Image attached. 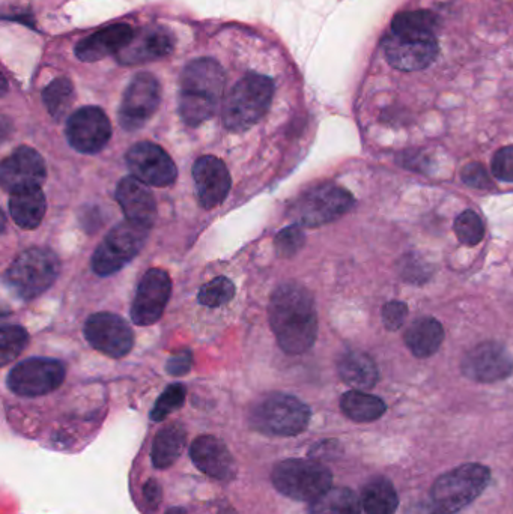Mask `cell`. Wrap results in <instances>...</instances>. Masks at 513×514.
Segmentation results:
<instances>
[{"instance_id":"cell-1","label":"cell","mask_w":513,"mask_h":514,"mask_svg":"<svg viewBox=\"0 0 513 514\" xmlns=\"http://www.w3.org/2000/svg\"><path fill=\"white\" fill-rule=\"evenodd\" d=\"M271 330L286 354H304L318 336L315 301L303 286L286 283L276 289L270 301Z\"/></svg>"},{"instance_id":"cell-2","label":"cell","mask_w":513,"mask_h":514,"mask_svg":"<svg viewBox=\"0 0 513 514\" xmlns=\"http://www.w3.org/2000/svg\"><path fill=\"white\" fill-rule=\"evenodd\" d=\"M225 71L211 58L195 59L186 65L180 79V115L190 127L213 118L225 89Z\"/></svg>"},{"instance_id":"cell-3","label":"cell","mask_w":513,"mask_h":514,"mask_svg":"<svg viewBox=\"0 0 513 514\" xmlns=\"http://www.w3.org/2000/svg\"><path fill=\"white\" fill-rule=\"evenodd\" d=\"M276 83L265 74L249 73L241 77L223 104V124L232 133H241L258 124L273 103Z\"/></svg>"},{"instance_id":"cell-4","label":"cell","mask_w":513,"mask_h":514,"mask_svg":"<svg viewBox=\"0 0 513 514\" xmlns=\"http://www.w3.org/2000/svg\"><path fill=\"white\" fill-rule=\"evenodd\" d=\"M491 471L480 463L458 466L435 480L431 504L438 514H456L476 501L488 486Z\"/></svg>"},{"instance_id":"cell-5","label":"cell","mask_w":513,"mask_h":514,"mask_svg":"<svg viewBox=\"0 0 513 514\" xmlns=\"http://www.w3.org/2000/svg\"><path fill=\"white\" fill-rule=\"evenodd\" d=\"M61 264L49 248L34 247L23 251L5 274V282L16 297L34 300L58 279Z\"/></svg>"},{"instance_id":"cell-6","label":"cell","mask_w":513,"mask_h":514,"mask_svg":"<svg viewBox=\"0 0 513 514\" xmlns=\"http://www.w3.org/2000/svg\"><path fill=\"white\" fill-rule=\"evenodd\" d=\"M274 487L295 501L313 502L331 489L333 474L315 460L289 459L274 468Z\"/></svg>"},{"instance_id":"cell-7","label":"cell","mask_w":513,"mask_h":514,"mask_svg":"<svg viewBox=\"0 0 513 514\" xmlns=\"http://www.w3.org/2000/svg\"><path fill=\"white\" fill-rule=\"evenodd\" d=\"M151 227L125 220L116 224L92 257V268L98 276H110L130 264L145 247Z\"/></svg>"},{"instance_id":"cell-8","label":"cell","mask_w":513,"mask_h":514,"mask_svg":"<svg viewBox=\"0 0 513 514\" xmlns=\"http://www.w3.org/2000/svg\"><path fill=\"white\" fill-rule=\"evenodd\" d=\"M310 409L288 394H271L253 408L252 424L259 432L273 436H295L306 430Z\"/></svg>"},{"instance_id":"cell-9","label":"cell","mask_w":513,"mask_h":514,"mask_svg":"<svg viewBox=\"0 0 513 514\" xmlns=\"http://www.w3.org/2000/svg\"><path fill=\"white\" fill-rule=\"evenodd\" d=\"M350 191L334 184L318 185L298 197L291 214L298 226L318 227L331 223L353 208Z\"/></svg>"},{"instance_id":"cell-10","label":"cell","mask_w":513,"mask_h":514,"mask_svg":"<svg viewBox=\"0 0 513 514\" xmlns=\"http://www.w3.org/2000/svg\"><path fill=\"white\" fill-rule=\"evenodd\" d=\"M65 366L53 358H29L17 364L8 376V387L17 396L38 397L61 387Z\"/></svg>"},{"instance_id":"cell-11","label":"cell","mask_w":513,"mask_h":514,"mask_svg":"<svg viewBox=\"0 0 513 514\" xmlns=\"http://www.w3.org/2000/svg\"><path fill=\"white\" fill-rule=\"evenodd\" d=\"M160 83L152 74L140 73L131 80L119 109V124L127 131L142 128L160 106Z\"/></svg>"},{"instance_id":"cell-12","label":"cell","mask_w":513,"mask_h":514,"mask_svg":"<svg viewBox=\"0 0 513 514\" xmlns=\"http://www.w3.org/2000/svg\"><path fill=\"white\" fill-rule=\"evenodd\" d=\"M127 166L134 178L154 187H169L177 181L178 170L174 160L161 146L140 142L131 146Z\"/></svg>"},{"instance_id":"cell-13","label":"cell","mask_w":513,"mask_h":514,"mask_svg":"<svg viewBox=\"0 0 513 514\" xmlns=\"http://www.w3.org/2000/svg\"><path fill=\"white\" fill-rule=\"evenodd\" d=\"M68 142L82 154H97L109 143L112 125L100 107L88 106L76 110L67 122Z\"/></svg>"},{"instance_id":"cell-14","label":"cell","mask_w":513,"mask_h":514,"mask_svg":"<svg viewBox=\"0 0 513 514\" xmlns=\"http://www.w3.org/2000/svg\"><path fill=\"white\" fill-rule=\"evenodd\" d=\"M85 336L92 348L112 358H122L133 349L130 325L115 313H95L85 324Z\"/></svg>"},{"instance_id":"cell-15","label":"cell","mask_w":513,"mask_h":514,"mask_svg":"<svg viewBox=\"0 0 513 514\" xmlns=\"http://www.w3.org/2000/svg\"><path fill=\"white\" fill-rule=\"evenodd\" d=\"M172 294V282L166 271L152 268L140 280L131 306V319L139 327L160 321Z\"/></svg>"},{"instance_id":"cell-16","label":"cell","mask_w":513,"mask_h":514,"mask_svg":"<svg viewBox=\"0 0 513 514\" xmlns=\"http://www.w3.org/2000/svg\"><path fill=\"white\" fill-rule=\"evenodd\" d=\"M461 370L471 381L491 384L512 375L513 357L500 343H480L462 358Z\"/></svg>"},{"instance_id":"cell-17","label":"cell","mask_w":513,"mask_h":514,"mask_svg":"<svg viewBox=\"0 0 513 514\" xmlns=\"http://www.w3.org/2000/svg\"><path fill=\"white\" fill-rule=\"evenodd\" d=\"M47 169L43 157L28 146L17 149L13 155L2 163L0 181L5 190H25V188L41 187L46 181Z\"/></svg>"},{"instance_id":"cell-18","label":"cell","mask_w":513,"mask_h":514,"mask_svg":"<svg viewBox=\"0 0 513 514\" xmlns=\"http://www.w3.org/2000/svg\"><path fill=\"white\" fill-rule=\"evenodd\" d=\"M199 202L205 209H213L223 203L231 190V175L220 158L205 155L193 166Z\"/></svg>"},{"instance_id":"cell-19","label":"cell","mask_w":513,"mask_h":514,"mask_svg":"<svg viewBox=\"0 0 513 514\" xmlns=\"http://www.w3.org/2000/svg\"><path fill=\"white\" fill-rule=\"evenodd\" d=\"M190 456L204 474L216 480H232L237 474L234 456L216 436H199L190 448Z\"/></svg>"},{"instance_id":"cell-20","label":"cell","mask_w":513,"mask_h":514,"mask_svg":"<svg viewBox=\"0 0 513 514\" xmlns=\"http://www.w3.org/2000/svg\"><path fill=\"white\" fill-rule=\"evenodd\" d=\"M134 31L130 25L118 23L107 26L89 37L83 38L76 47V56L83 62L101 61L110 55H119L131 40Z\"/></svg>"},{"instance_id":"cell-21","label":"cell","mask_w":513,"mask_h":514,"mask_svg":"<svg viewBox=\"0 0 513 514\" xmlns=\"http://www.w3.org/2000/svg\"><path fill=\"white\" fill-rule=\"evenodd\" d=\"M116 200L121 205L127 220L152 227L157 217L154 196L145 182L134 176L122 179L116 188Z\"/></svg>"},{"instance_id":"cell-22","label":"cell","mask_w":513,"mask_h":514,"mask_svg":"<svg viewBox=\"0 0 513 514\" xmlns=\"http://www.w3.org/2000/svg\"><path fill=\"white\" fill-rule=\"evenodd\" d=\"M175 38L166 28L154 26L145 29L140 34H134L131 43L119 53L122 64H140L152 59L164 58L174 50Z\"/></svg>"},{"instance_id":"cell-23","label":"cell","mask_w":513,"mask_h":514,"mask_svg":"<svg viewBox=\"0 0 513 514\" xmlns=\"http://www.w3.org/2000/svg\"><path fill=\"white\" fill-rule=\"evenodd\" d=\"M46 208V197L41 187L25 188L11 193V217L22 229H37L43 221Z\"/></svg>"},{"instance_id":"cell-24","label":"cell","mask_w":513,"mask_h":514,"mask_svg":"<svg viewBox=\"0 0 513 514\" xmlns=\"http://www.w3.org/2000/svg\"><path fill=\"white\" fill-rule=\"evenodd\" d=\"M337 372L345 384L354 390H371L378 382V369L368 354L359 351L347 352L337 363Z\"/></svg>"},{"instance_id":"cell-25","label":"cell","mask_w":513,"mask_h":514,"mask_svg":"<svg viewBox=\"0 0 513 514\" xmlns=\"http://www.w3.org/2000/svg\"><path fill=\"white\" fill-rule=\"evenodd\" d=\"M444 340V330L434 318H420L405 331L404 342L413 355L428 358L440 349Z\"/></svg>"},{"instance_id":"cell-26","label":"cell","mask_w":513,"mask_h":514,"mask_svg":"<svg viewBox=\"0 0 513 514\" xmlns=\"http://www.w3.org/2000/svg\"><path fill=\"white\" fill-rule=\"evenodd\" d=\"M187 444L186 427L180 423H172L157 433L152 445V465L158 469L170 468L183 453Z\"/></svg>"},{"instance_id":"cell-27","label":"cell","mask_w":513,"mask_h":514,"mask_svg":"<svg viewBox=\"0 0 513 514\" xmlns=\"http://www.w3.org/2000/svg\"><path fill=\"white\" fill-rule=\"evenodd\" d=\"M362 505L368 514H395L399 507L398 492L386 477H375L362 490Z\"/></svg>"},{"instance_id":"cell-28","label":"cell","mask_w":513,"mask_h":514,"mask_svg":"<svg viewBox=\"0 0 513 514\" xmlns=\"http://www.w3.org/2000/svg\"><path fill=\"white\" fill-rule=\"evenodd\" d=\"M340 409L350 420L357 423H371L383 417L387 406L380 397L372 396L365 391H348L340 399Z\"/></svg>"},{"instance_id":"cell-29","label":"cell","mask_w":513,"mask_h":514,"mask_svg":"<svg viewBox=\"0 0 513 514\" xmlns=\"http://www.w3.org/2000/svg\"><path fill=\"white\" fill-rule=\"evenodd\" d=\"M362 502L348 487H331L310 504L307 514H360Z\"/></svg>"},{"instance_id":"cell-30","label":"cell","mask_w":513,"mask_h":514,"mask_svg":"<svg viewBox=\"0 0 513 514\" xmlns=\"http://www.w3.org/2000/svg\"><path fill=\"white\" fill-rule=\"evenodd\" d=\"M43 101L50 115L55 119L64 118L74 103V88L70 80L61 77L53 80L43 92Z\"/></svg>"},{"instance_id":"cell-31","label":"cell","mask_w":513,"mask_h":514,"mask_svg":"<svg viewBox=\"0 0 513 514\" xmlns=\"http://www.w3.org/2000/svg\"><path fill=\"white\" fill-rule=\"evenodd\" d=\"M29 343V334L25 328L11 327L2 328V339H0V355H2V366H8L11 361L16 360Z\"/></svg>"},{"instance_id":"cell-32","label":"cell","mask_w":513,"mask_h":514,"mask_svg":"<svg viewBox=\"0 0 513 514\" xmlns=\"http://www.w3.org/2000/svg\"><path fill=\"white\" fill-rule=\"evenodd\" d=\"M235 297V286L231 280L226 277H217L213 282L205 285L199 292V303L202 306L216 309V307L225 306L232 298Z\"/></svg>"},{"instance_id":"cell-33","label":"cell","mask_w":513,"mask_h":514,"mask_svg":"<svg viewBox=\"0 0 513 514\" xmlns=\"http://www.w3.org/2000/svg\"><path fill=\"white\" fill-rule=\"evenodd\" d=\"M455 233L459 242L465 245H477L485 236L482 218L476 212L467 209L455 220Z\"/></svg>"},{"instance_id":"cell-34","label":"cell","mask_w":513,"mask_h":514,"mask_svg":"<svg viewBox=\"0 0 513 514\" xmlns=\"http://www.w3.org/2000/svg\"><path fill=\"white\" fill-rule=\"evenodd\" d=\"M187 390L183 384H172L164 390L151 412L154 421H163L186 402Z\"/></svg>"},{"instance_id":"cell-35","label":"cell","mask_w":513,"mask_h":514,"mask_svg":"<svg viewBox=\"0 0 513 514\" xmlns=\"http://www.w3.org/2000/svg\"><path fill=\"white\" fill-rule=\"evenodd\" d=\"M304 241H306V238H304L303 230L300 229L298 224L286 227V229H283L282 232L277 235V253L283 257H292L301 250V247L304 245Z\"/></svg>"},{"instance_id":"cell-36","label":"cell","mask_w":513,"mask_h":514,"mask_svg":"<svg viewBox=\"0 0 513 514\" xmlns=\"http://www.w3.org/2000/svg\"><path fill=\"white\" fill-rule=\"evenodd\" d=\"M491 170L500 181L513 182V146H506L494 155Z\"/></svg>"},{"instance_id":"cell-37","label":"cell","mask_w":513,"mask_h":514,"mask_svg":"<svg viewBox=\"0 0 513 514\" xmlns=\"http://www.w3.org/2000/svg\"><path fill=\"white\" fill-rule=\"evenodd\" d=\"M408 316V306L402 301H390L383 309V322L387 330L398 331Z\"/></svg>"},{"instance_id":"cell-38","label":"cell","mask_w":513,"mask_h":514,"mask_svg":"<svg viewBox=\"0 0 513 514\" xmlns=\"http://www.w3.org/2000/svg\"><path fill=\"white\" fill-rule=\"evenodd\" d=\"M462 181L470 187L480 188V190H486V188L492 187L491 178H489L488 172L485 167L479 163L467 164L462 169L461 173Z\"/></svg>"},{"instance_id":"cell-39","label":"cell","mask_w":513,"mask_h":514,"mask_svg":"<svg viewBox=\"0 0 513 514\" xmlns=\"http://www.w3.org/2000/svg\"><path fill=\"white\" fill-rule=\"evenodd\" d=\"M193 367V354L189 349H181L175 352L167 361L166 372L172 376H183L189 373Z\"/></svg>"},{"instance_id":"cell-40","label":"cell","mask_w":513,"mask_h":514,"mask_svg":"<svg viewBox=\"0 0 513 514\" xmlns=\"http://www.w3.org/2000/svg\"><path fill=\"white\" fill-rule=\"evenodd\" d=\"M399 163L407 169L417 170V172H426V166H428L425 155L416 151L402 152L399 155Z\"/></svg>"},{"instance_id":"cell-41","label":"cell","mask_w":513,"mask_h":514,"mask_svg":"<svg viewBox=\"0 0 513 514\" xmlns=\"http://www.w3.org/2000/svg\"><path fill=\"white\" fill-rule=\"evenodd\" d=\"M145 498L148 504L158 505L161 501V487L160 484L155 483L154 480H149L145 484Z\"/></svg>"},{"instance_id":"cell-42","label":"cell","mask_w":513,"mask_h":514,"mask_svg":"<svg viewBox=\"0 0 513 514\" xmlns=\"http://www.w3.org/2000/svg\"><path fill=\"white\" fill-rule=\"evenodd\" d=\"M166 514H187V511L184 510V508L175 507V508H170V510L167 511Z\"/></svg>"}]
</instances>
